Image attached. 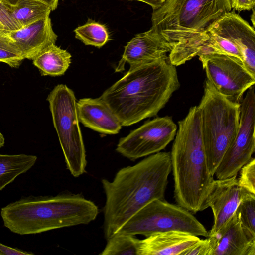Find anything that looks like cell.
<instances>
[{"instance_id":"19","label":"cell","mask_w":255,"mask_h":255,"mask_svg":"<svg viewBox=\"0 0 255 255\" xmlns=\"http://www.w3.org/2000/svg\"><path fill=\"white\" fill-rule=\"evenodd\" d=\"M32 61L42 75L57 76L67 71L71 63V55L67 50L53 44L42 50Z\"/></svg>"},{"instance_id":"24","label":"cell","mask_w":255,"mask_h":255,"mask_svg":"<svg viewBox=\"0 0 255 255\" xmlns=\"http://www.w3.org/2000/svg\"><path fill=\"white\" fill-rule=\"evenodd\" d=\"M8 34L0 30V62L17 68L20 66L24 58Z\"/></svg>"},{"instance_id":"11","label":"cell","mask_w":255,"mask_h":255,"mask_svg":"<svg viewBox=\"0 0 255 255\" xmlns=\"http://www.w3.org/2000/svg\"><path fill=\"white\" fill-rule=\"evenodd\" d=\"M177 129L169 116L154 118L121 138L116 150L132 161L159 152L174 139Z\"/></svg>"},{"instance_id":"1","label":"cell","mask_w":255,"mask_h":255,"mask_svg":"<svg viewBox=\"0 0 255 255\" xmlns=\"http://www.w3.org/2000/svg\"><path fill=\"white\" fill-rule=\"evenodd\" d=\"M171 172L170 152L160 151L121 168L112 181L102 180L106 195L103 212L107 240L146 204L165 199Z\"/></svg>"},{"instance_id":"28","label":"cell","mask_w":255,"mask_h":255,"mask_svg":"<svg viewBox=\"0 0 255 255\" xmlns=\"http://www.w3.org/2000/svg\"><path fill=\"white\" fill-rule=\"evenodd\" d=\"M206 238L205 239H200L182 255H212L214 250L213 241L210 237Z\"/></svg>"},{"instance_id":"23","label":"cell","mask_w":255,"mask_h":255,"mask_svg":"<svg viewBox=\"0 0 255 255\" xmlns=\"http://www.w3.org/2000/svg\"><path fill=\"white\" fill-rule=\"evenodd\" d=\"M137 238L134 236L115 234L108 239L101 255H137Z\"/></svg>"},{"instance_id":"33","label":"cell","mask_w":255,"mask_h":255,"mask_svg":"<svg viewBox=\"0 0 255 255\" xmlns=\"http://www.w3.org/2000/svg\"><path fill=\"white\" fill-rule=\"evenodd\" d=\"M5 143V139L2 134L0 131V148L3 147Z\"/></svg>"},{"instance_id":"15","label":"cell","mask_w":255,"mask_h":255,"mask_svg":"<svg viewBox=\"0 0 255 255\" xmlns=\"http://www.w3.org/2000/svg\"><path fill=\"white\" fill-rule=\"evenodd\" d=\"M8 35L18 47L24 59L29 60H33L49 45L55 44L57 39L49 16L11 31Z\"/></svg>"},{"instance_id":"6","label":"cell","mask_w":255,"mask_h":255,"mask_svg":"<svg viewBox=\"0 0 255 255\" xmlns=\"http://www.w3.org/2000/svg\"><path fill=\"white\" fill-rule=\"evenodd\" d=\"M205 152L210 173L214 176L225 153L239 129L240 104L219 93L207 79L202 99L197 106Z\"/></svg>"},{"instance_id":"7","label":"cell","mask_w":255,"mask_h":255,"mask_svg":"<svg viewBox=\"0 0 255 255\" xmlns=\"http://www.w3.org/2000/svg\"><path fill=\"white\" fill-rule=\"evenodd\" d=\"M47 100L67 169L75 177L86 172V151L74 92L66 85H56Z\"/></svg>"},{"instance_id":"2","label":"cell","mask_w":255,"mask_h":255,"mask_svg":"<svg viewBox=\"0 0 255 255\" xmlns=\"http://www.w3.org/2000/svg\"><path fill=\"white\" fill-rule=\"evenodd\" d=\"M180 87L176 66L168 56L129 68L99 97L122 126L156 116Z\"/></svg>"},{"instance_id":"16","label":"cell","mask_w":255,"mask_h":255,"mask_svg":"<svg viewBox=\"0 0 255 255\" xmlns=\"http://www.w3.org/2000/svg\"><path fill=\"white\" fill-rule=\"evenodd\" d=\"M212 255H255V239L242 228L236 211L232 216L213 235Z\"/></svg>"},{"instance_id":"30","label":"cell","mask_w":255,"mask_h":255,"mask_svg":"<svg viewBox=\"0 0 255 255\" xmlns=\"http://www.w3.org/2000/svg\"><path fill=\"white\" fill-rule=\"evenodd\" d=\"M32 255V253H29L17 248H12L0 243V255Z\"/></svg>"},{"instance_id":"5","label":"cell","mask_w":255,"mask_h":255,"mask_svg":"<svg viewBox=\"0 0 255 255\" xmlns=\"http://www.w3.org/2000/svg\"><path fill=\"white\" fill-rule=\"evenodd\" d=\"M232 10L230 0H167L152 14V28L172 47L199 40L214 21Z\"/></svg>"},{"instance_id":"32","label":"cell","mask_w":255,"mask_h":255,"mask_svg":"<svg viewBox=\"0 0 255 255\" xmlns=\"http://www.w3.org/2000/svg\"><path fill=\"white\" fill-rule=\"evenodd\" d=\"M46 2L51 7L53 10H55L57 6L59 0H43ZM18 0H0L1 2L8 5H13L15 4Z\"/></svg>"},{"instance_id":"3","label":"cell","mask_w":255,"mask_h":255,"mask_svg":"<svg viewBox=\"0 0 255 255\" xmlns=\"http://www.w3.org/2000/svg\"><path fill=\"white\" fill-rule=\"evenodd\" d=\"M178 127L170 152L174 198L178 205L194 214L206 209L214 180L205 152L197 106L190 108Z\"/></svg>"},{"instance_id":"13","label":"cell","mask_w":255,"mask_h":255,"mask_svg":"<svg viewBox=\"0 0 255 255\" xmlns=\"http://www.w3.org/2000/svg\"><path fill=\"white\" fill-rule=\"evenodd\" d=\"M206 31L223 37L240 50L243 64L255 76L254 28L234 11L225 13L211 24Z\"/></svg>"},{"instance_id":"18","label":"cell","mask_w":255,"mask_h":255,"mask_svg":"<svg viewBox=\"0 0 255 255\" xmlns=\"http://www.w3.org/2000/svg\"><path fill=\"white\" fill-rule=\"evenodd\" d=\"M79 122L92 130L105 134H116L122 125L107 104L99 97L85 98L77 102Z\"/></svg>"},{"instance_id":"12","label":"cell","mask_w":255,"mask_h":255,"mask_svg":"<svg viewBox=\"0 0 255 255\" xmlns=\"http://www.w3.org/2000/svg\"><path fill=\"white\" fill-rule=\"evenodd\" d=\"M255 196L240 186L237 176L214 179L207 195L205 208H211L213 222L208 236L214 235L232 216L240 202Z\"/></svg>"},{"instance_id":"21","label":"cell","mask_w":255,"mask_h":255,"mask_svg":"<svg viewBox=\"0 0 255 255\" xmlns=\"http://www.w3.org/2000/svg\"><path fill=\"white\" fill-rule=\"evenodd\" d=\"M8 6L13 18L22 27L49 16L53 11L43 0H18L15 4Z\"/></svg>"},{"instance_id":"27","label":"cell","mask_w":255,"mask_h":255,"mask_svg":"<svg viewBox=\"0 0 255 255\" xmlns=\"http://www.w3.org/2000/svg\"><path fill=\"white\" fill-rule=\"evenodd\" d=\"M21 28L13 18L8 5L0 1V30L9 33Z\"/></svg>"},{"instance_id":"10","label":"cell","mask_w":255,"mask_h":255,"mask_svg":"<svg viewBox=\"0 0 255 255\" xmlns=\"http://www.w3.org/2000/svg\"><path fill=\"white\" fill-rule=\"evenodd\" d=\"M207 80L228 100L240 104L244 93L255 83V76L239 59L224 54L199 56Z\"/></svg>"},{"instance_id":"29","label":"cell","mask_w":255,"mask_h":255,"mask_svg":"<svg viewBox=\"0 0 255 255\" xmlns=\"http://www.w3.org/2000/svg\"><path fill=\"white\" fill-rule=\"evenodd\" d=\"M232 9L240 12L255 8V0H230Z\"/></svg>"},{"instance_id":"4","label":"cell","mask_w":255,"mask_h":255,"mask_svg":"<svg viewBox=\"0 0 255 255\" xmlns=\"http://www.w3.org/2000/svg\"><path fill=\"white\" fill-rule=\"evenodd\" d=\"M99 212L97 205L79 194L30 196L11 203L1 209L4 225L21 235L85 225Z\"/></svg>"},{"instance_id":"20","label":"cell","mask_w":255,"mask_h":255,"mask_svg":"<svg viewBox=\"0 0 255 255\" xmlns=\"http://www.w3.org/2000/svg\"><path fill=\"white\" fill-rule=\"evenodd\" d=\"M37 156L24 154H0V191L36 163Z\"/></svg>"},{"instance_id":"34","label":"cell","mask_w":255,"mask_h":255,"mask_svg":"<svg viewBox=\"0 0 255 255\" xmlns=\"http://www.w3.org/2000/svg\"><path fill=\"white\" fill-rule=\"evenodd\" d=\"M252 14L251 15V21L252 22V24L253 25V27L254 28L255 27V8H253L252 9Z\"/></svg>"},{"instance_id":"22","label":"cell","mask_w":255,"mask_h":255,"mask_svg":"<svg viewBox=\"0 0 255 255\" xmlns=\"http://www.w3.org/2000/svg\"><path fill=\"white\" fill-rule=\"evenodd\" d=\"M75 37L86 45L101 47L109 40V34L105 25L89 20L74 30Z\"/></svg>"},{"instance_id":"8","label":"cell","mask_w":255,"mask_h":255,"mask_svg":"<svg viewBox=\"0 0 255 255\" xmlns=\"http://www.w3.org/2000/svg\"><path fill=\"white\" fill-rule=\"evenodd\" d=\"M191 212L165 199L154 200L136 212L115 234L132 236L177 230L197 236H208V231Z\"/></svg>"},{"instance_id":"17","label":"cell","mask_w":255,"mask_h":255,"mask_svg":"<svg viewBox=\"0 0 255 255\" xmlns=\"http://www.w3.org/2000/svg\"><path fill=\"white\" fill-rule=\"evenodd\" d=\"M200 238L177 230L155 233L138 239L137 255H182Z\"/></svg>"},{"instance_id":"25","label":"cell","mask_w":255,"mask_h":255,"mask_svg":"<svg viewBox=\"0 0 255 255\" xmlns=\"http://www.w3.org/2000/svg\"><path fill=\"white\" fill-rule=\"evenodd\" d=\"M236 211L243 229L251 238L255 239V196L242 200Z\"/></svg>"},{"instance_id":"9","label":"cell","mask_w":255,"mask_h":255,"mask_svg":"<svg viewBox=\"0 0 255 255\" xmlns=\"http://www.w3.org/2000/svg\"><path fill=\"white\" fill-rule=\"evenodd\" d=\"M255 94L251 86L240 103L238 133L225 153L214 175L217 179L237 176L240 169L252 158L255 151Z\"/></svg>"},{"instance_id":"26","label":"cell","mask_w":255,"mask_h":255,"mask_svg":"<svg viewBox=\"0 0 255 255\" xmlns=\"http://www.w3.org/2000/svg\"><path fill=\"white\" fill-rule=\"evenodd\" d=\"M238 182L240 186L255 194V159L252 158L240 170Z\"/></svg>"},{"instance_id":"31","label":"cell","mask_w":255,"mask_h":255,"mask_svg":"<svg viewBox=\"0 0 255 255\" xmlns=\"http://www.w3.org/2000/svg\"><path fill=\"white\" fill-rule=\"evenodd\" d=\"M131 1H138L144 2L150 5L153 10L161 7L167 0H129Z\"/></svg>"},{"instance_id":"14","label":"cell","mask_w":255,"mask_h":255,"mask_svg":"<svg viewBox=\"0 0 255 255\" xmlns=\"http://www.w3.org/2000/svg\"><path fill=\"white\" fill-rule=\"evenodd\" d=\"M171 46L152 27L136 35L125 46L124 51L115 72L125 70L126 63L130 67L156 61L166 57Z\"/></svg>"}]
</instances>
